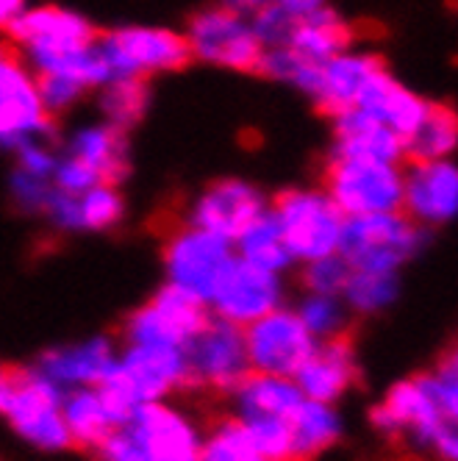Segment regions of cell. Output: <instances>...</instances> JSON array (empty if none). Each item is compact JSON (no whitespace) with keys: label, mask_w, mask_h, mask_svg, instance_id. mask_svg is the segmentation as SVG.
<instances>
[{"label":"cell","mask_w":458,"mask_h":461,"mask_svg":"<svg viewBox=\"0 0 458 461\" xmlns=\"http://www.w3.org/2000/svg\"><path fill=\"white\" fill-rule=\"evenodd\" d=\"M9 48L37 76L76 73L92 89H103L112 76L97 50V31L92 23L64 6H31L6 28Z\"/></svg>","instance_id":"cell-1"},{"label":"cell","mask_w":458,"mask_h":461,"mask_svg":"<svg viewBox=\"0 0 458 461\" xmlns=\"http://www.w3.org/2000/svg\"><path fill=\"white\" fill-rule=\"evenodd\" d=\"M64 392L34 365H6L0 373V417L9 434L34 453L58 456L73 450L64 420Z\"/></svg>","instance_id":"cell-2"},{"label":"cell","mask_w":458,"mask_h":461,"mask_svg":"<svg viewBox=\"0 0 458 461\" xmlns=\"http://www.w3.org/2000/svg\"><path fill=\"white\" fill-rule=\"evenodd\" d=\"M206 428L175 401L142 406L94 453L97 461H201Z\"/></svg>","instance_id":"cell-3"},{"label":"cell","mask_w":458,"mask_h":461,"mask_svg":"<svg viewBox=\"0 0 458 461\" xmlns=\"http://www.w3.org/2000/svg\"><path fill=\"white\" fill-rule=\"evenodd\" d=\"M189 386L194 389L186 348L161 345H122L114 370L101 384L122 422L148 403L173 401Z\"/></svg>","instance_id":"cell-4"},{"label":"cell","mask_w":458,"mask_h":461,"mask_svg":"<svg viewBox=\"0 0 458 461\" xmlns=\"http://www.w3.org/2000/svg\"><path fill=\"white\" fill-rule=\"evenodd\" d=\"M367 422L381 439L403 442L417 453L431 456L445 431V411L436 398L431 370L391 384L367 409Z\"/></svg>","instance_id":"cell-5"},{"label":"cell","mask_w":458,"mask_h":461,"mask_svg":"<svg viewBox=\"0 0 458 461\" xmlns=\"http://www.w3.org/2000/svg\"><path fill=\"white\" fill-rule=\"evenodd\" d=\"M270 209L281 222L286 245L301 267L342 250L347 217L325 186L283 189L275 194Z\"/></svg>","instance_id":"cell-6"},{"label":"cell","mask_w":458,"mask_h":461,"mask_svg":"<svg viewBox=\"0 0 458 461\" xmlns=\"http://www.w3.org/2000/svg\"><path fill=\"white\" fill-rule=\"evenodd\" d=\"M428 242V230L417 225L406 212L350 217L342 237V256L353 270L395 273L419 256Z\"/></svg>","instance_id":"cell-7"},{"label":"cell","mask_w":458,"mask_h":461,"mask_svg":"<svg viewBox=\"0 0 458 461\" xmlns=\"http://www.w3.org/2000/svg\"><path fill=\"white\" fill-rule=\"evenodd\" d=\"M109 76L114 78H153L178 73L192 61L189 40L181 31L161 25H120L97 37Z\"/></svg>","instance_id":"cell-8"},{"label":"cell","mask_w":458,"mask_h":461,"mask_svg":"<svg viewBox=\"0 0 458 461\" xmlns=\"http://www.w3.org/2000/svg\"><path fill=\"white\" fill-rule=\"evenodd\" d=\"M209 301L175 284H161L145 303L130 309L120 328L122 345L186 348L209 322Z\"/></svg>","instance_id":"cell-9"},{"label":"cell","mask_w":458,"mask_h":461,"mask_svg":"<svg viewBox=\"0 0 458 461\" xmlns=\"http://www.w3.org/2000/svg\"><path fill=\"white\" fill-rule=\"evenodd\" d=\"M322 186L328 189L347 220L403 212L406 167L375 158L331 156Z\"/></svg>","instance_id":"cell-10"},{"label":"cell","mask_w":458,"mask_h":461,"mask_svg":"<svg viewBox=\"0 0 458 461\" xmlns=\"http://www.w3.org/2000/svg\"><path fill=\"white\" fill-rule=\"evenodd\" d=\"M184 34L194 61L234 73H258L267 50L261 45L250 17H242L222 4L192 14Z\"/></svg>","instance_id":"cell-11"},{"label":"cell","mask_w":458,"mask_h":461,"mask_svg":"<svg viewBox=\"0 0 458 461\" xmlns=\"http://www.w3.org/2000/svg\"><path fill=\"white\" fill-rule=\"evenodd\" d=\"M234 258V242H228L198 225L181 222L178 228L170 230L165 248H161V270H165L167 284L189 289L209 301L220 276L228 270Z\"/></svg>","instance_id":"cell-12"},{"label":"cell","mask_w":458,"mask_h":461,"mask_svg":"<svg viewBox=\"0 0 458 461\" xmlns=\"http://www.w3.org/2000/svg\"><path fill=\"white\" fill-rule=\"evenodd\" d=\"M53 114L42 97L40 76L6 48L0 59V142L9 153L31 140H50Z\"/></svg>","instance_id":"cell-13"},{"label":"cell","mask_w":458,"mask_h":461,"mask_svg":"<svg viewBox=\"0 0 458 461\" xmlns=\"http://www.w3.org/2000/svg\"><path fill=\"white\" fill-rule=\"evenodd\" d=\"M247 356L253 373L298 378L306 361L319 348V339L309 331L294 306H281L245 328Z\"/></svg>","instance_id":"cell-14"},{"label":"cell","mask_w":458,"mask_h":461,"mask_svg":"<svg viewBox=\"0 0 458 461\" xmlns=\"http://www.w3.org/2000/svg\"><path fill=\"white\" fill-rule=\"evenodd\" d=\"M281 306H289L286 276L261 270L239 256L228 265L214 292L209 294L211 314L239 328L258 322L261 317H267Z\"/></svg>","instance_id":"cell-15"},{"label":"cell","mask_w":458,"mask_h":461,"mask_svg":"<svg viewBox=\"0 0 458 461\" xmlns=\"http://www.w3.org/2000/svg\"><path fill=\"white\" fill-rule=\"evenodd\" d=\"M186 356L194 389L231 394L253 373L245 328L214 314L186 345Z\"/></svg>","instance_id":"cell-16"},{"label":"cell","mask_w":458,"mask_h":461,"mask_svg":"<svg viewBox=\"0 0 458 461\" xmlns=\"http://www.w3.org/2000/svg\"><path fill=\"white\" fill-rule=\"evenodd\" d=\"M270 206L273 203L267 201V194L256 184L228 176L211 181L206 189L194 194L184 222L211 230L228 242H237L261 214L270 212Z\"/></svg>","instance_id":"cell-17"},{"label":"cell","mask_w":458,"mask_h":461,"mask_svg":"<svg viewBox=\"0 0 458 461\" xmlns=\"http://www.w3.org/2000/svg\"><path fill=\"white\" fill-rule=\"evenodd\" d=\"M120 348L122 342H117L109 334H92L84 339L45 348L34 356L31 365L42 375H48L53 384H58L64 392L101 386L117 365Z\"/></svg>","instance_id":"cell-18"},{"label":"cell","mask_w":458,"mask_h":461,"mask_svg":"<svg viewBox=\"0 0 458 461\" xmlns=\"http://www.w3.org/2000/svg\"><path fill=\"white\" fill-rule=\"evenodd\" d=\"M403 212L425 230L458 220V164L453 158L409 161Z\"/></svg>","instance_id":"cell-19"},{"label":"cell","mask_w":458,"mask_h":461,"mask_svg":"<svg viewBox=\"0 0 458 461\" xmlns=\"http://www.w3.org/2000/svg\"><path fill=\"white\" fill-rule=\"evenodd\" d=\"M383 61L370 50H345L331 61L319 64V73L309 97L325 114H339L355 109L367 86L383 73Z\"/></svg>","instance_id":"cell-20"},{"label":"cell","mask_w":458,"mask_h":461,"mask_svg":"<svg viewBox=\"0 0 458 461\" xmlns=\"http://www.w3.org/2000/svg\"><path fill=\"white\" fill-rule=\"evenodd\" d=\"M358 378H362V365H358L355 345L347 337H339L319 342V348L294 381H298L306 398L339 406L355 389Z\"/></svg>","instance_id":"cell-21"},{"label":"cell","mask_w":458,"mask_h":461,"mask_svg":"<svg viewBox=\"0 0 458 461\" xmlns=\"http://www.w3.org/2000/svg\"><path fill=\"white\" fill-rule=\"evenodd\" d=\"M334 125V153L331 156H350V158H375L403 164L409 158L406 140L395 131L381 125L362 109H347L331 117Z\"/></svg>","instance_id":"cell-22"},{"label":"cell","mask_w":458,"mask_h":461,"mask_svg":"<svg viewBox=\"0 0 458 461\" xmlns=\"http://www.w3.org/2000/svg\"><path fill=\"white\" fill-rule=\"evenodd\" d=\"M228 398H231V414L242 422H250L267 417H292L306 401V394L294 378L250 373Z\"/></svg>","instance_id":"cell-23"},{"label":"cell","mask_w":458,"mask_h":461,"mask_svg":"<svg viewBox=\"0 0 458 461\" xmlns=\"http://www.w3.org/2000/svg\"><path fill=\"white\" fill-rule=\"evenodd\" d=\"M355 109L367 112L373 120H378L381 125L391 128L398 137H403L409 142V137L417 131L425 109H428V101L419 97L414 89H409L406 84H400L389 70H383L362 95Z\"/></svg>","instance_id":"cell-24"},{"label":"cell","mask_w":458,"mask_h":461,"mask_svg":"<svg viewBox=\"0 0 458 461\" xmlns=\"http://www.w3.org/2000/svg\"><path fill=\"white\" fill-rule=\"evenodd\" d=\"M64 420H67L73 445L78 450H89L92 456L122 425L101 386L70 389L64 394Z\"/></svg>","instance_id":"cell-25"},{"label":"cell","mask_w":458,"mask_h":461,"mask_svg":"<svg viewBox=\"0 0 458 461\" xmlns=\"http://www.w3.org/2000/svg\"><path fill=\"white\" fill-rule=\"evenodd\" d=\"M67 153L81 158L106 184H120L128 176V137L106 120L81 125L67 142Z\"/></svg>","instance_id":"cell-26"},{"label":"cell","mask_w":458,"mask_h":461,"mask_svg":"<svg viewBox=\"0 0 458 461\" xmlns=\"http://www.w3.org/2000/svg\"><path fill=\"white\" fill-rule=\"evenodd\" d=\"M345 437V417L337 403H322L306 398L292 414L294 461H314L334 450Z\"/></svg>","instance_id":"cell-27"},{"label":"cell","mask_w":458,"mask_h":461,"mask_svg":"<svg viewBox=\"0 0 458 461\" xmlns=\"http://www.w3.org/2000/svg\"><path fill=\"white\" fill-rule=\"evenodd\" d=\"M350 42H353L350 25L331 6H325L309 17H301L289 40L292 50L309 64L331 61L334 56L350 50Z\"/></svg>","instance_id":"cell-28"},{"label":"cell","mask_w":458,"mask_h":461,"mask_svg":"<svg viewBox=\"0 0 458 461\" xmlns=\"http://www.w3.org/2000/svg\"><path fill=\"white\" fill-rule=\"evenodd\" d=\"M234 248H237L239 258L250 261V265H256L261 270L278 273V276H286L292 267H298V261H294V256L286 245V237H283L281 222L275 220L273 209L267 214H261L234 242Z\"/></svg>","instance_id":"cell-29"},{"label":"cell","mask_w":458,"mask_h":461,"mask_svg":"<svg viewBox=\"0 0 458 461\" xmlns=\"http://www.w3.org/2000/svg\"><path fill=\"white\" fill-rule=\"evenodd\" d=\"M411 161H436L450 158L458 150V112L450 104L428 101L417 131L406 142Z\"/></svg>","instance_id":"cell-30"},{"label":"cell","mask_w":458,"mask_h":461,"mask_svg":"<svg viewBox=\"0 0 458 461\" xmlns=\"http://www.w3.org/2000/svg\"><path fill=\"white\" fill-rule=\"evenodd\" d=\"M400 298V276L395 273H364L353 270L342 301L355 317H378L389 312Z\"/></svg>","instance_id":"cell-31"},{"label":"cell","mask_w":458,"mask_h":461,"mask_svg":"<svg viewBox=\"0 0 458 461\" xmlns=\"http://www.w3.org/2000/svg\"><path fill=\"white\" fill-rule=\"evenodd\" d=\"M97 104H101L103 120L128 134L130 128H137L145 120L148 109H150L148 81H142V78H114L101 89Z\"/></svg>","instance_id":"cell-32"},{"label":"cell","mask_w":458,"mask_h":461,"mask_svg":"<svg viewBox=\"0 0 458 461\" xmlns=\"http://www.w3.org/2000/svg\"><path fill=\"white\" fill-rule=\"evenodd\" d=\"M201 461H267L256 439L234 414L220 417L206 428Z\"/></svg>","instance_id":"cell-33"},{"label":"cell","mask_w":458,"mask_h":461,"mask_svg":"<svg viewBox=\"0 0 458 461\" xmlns=\"http://www.w3.org/2000/svg\"><path fill=\"white\" fill-rule=\"evenodd\" d=\"M294 312L301 314V320L306 322L309 331L319 339H339L347 337L350 322H353V312L347 309V303L339 298V294H317V292H303L298 301L292 303Z\"/></svg>","instance_id":"cell-34"},{"label":"cell","mask_w":458,"mask_h":461,"mask_svg":"<svg viewBox=\"0 0 458 461\" xmlns=\"http://www.w3.org/2000/svg\"><path fill=\"white\" fill-rule=\"evenodd\" d=\"M78 201L84 234H106L125 217V197L117 189V184H97L78 194Z\"/></svg>","instance_id":"cell-35"},{"label":"cell","mask_w":458,"mask_h":461,"mask_svg":"<svg viewBox=\"0 0 458 461\" xmlns=\"http://www.w3.org/2000/svg\"><path fill=\"white\" fill-rule=\"evenodd\" d=\"M350 276H353V267L347 265V258L342 253H337V256H328V258L311 261V265H303L301 284H303V292L339 294V298H342Z\"/></svg>","instance_id":"cell-36"},{"label":"cell","mask_w":458,"mask_h":461,"mask_svg":"<svg viewBox=\"0 0 458 461\" xmlns=\"http://www.w3.org/2000/svg\"><path fill=\"white\" fill-rule=\"evenodd\" d=\"M40 86H42V97H45V104H48V112L53 117L70 112L86 92H92V86L81 76H76V73H48V76H40Z\"/></svg>","instance_id":"cell-37"},{"label":"cell","mask_w":458,"mask_h":461,"mask_svg":"<svg viewBox=\"0 0 458 461\" xmlns=\"http://www.w3.org/2000/svg\"><path fill=\"white\" fill-rule=\"evenodd\" d=\"M56 184L50 178H40V176H31L22 173L17 167H12L9 173V194H12V203L25 212V214H42L50 194H53Z\"/></svg>","instance_id":"cell-38"},{"label":"cell","mask_w":458,"mask_h":461,"mask_svg":"<svg viewBox=\"0 0 458 461\" xmlns=\"http://www.w3.org/2000/svg\"><path fill=\"white\" fill-rule=\"evenodd\" d=\"M256 34L261 40L265 48H278V45H289L292 34H294V25H298V17L292 12H286L278 4H267L258 14L250 17Z\"/></svg>","instance_id":"cell-39"},{"label":"cell","mask_w":458,"mask_h":461,"mask_svg":"<svg viewBox=\"0 0 458 461\" xmlns=\"http://www.w3.org/2000/svg\"><path fill=\"white\" fill-rule=\"evenodd\" d=\"M309 68H311V64L303 61L298 53H294L292 45H278V48H267L265 50V59H261L258 73L273 78V81L292 84L294 89H298V84L303 81V76L309 73Z\"/></svg>","instance_id":"cell-40"},{"label":"cell","mask_w":458,"mask_h":461,"mask_svg":"<svg viewBox=\"0 0 458 461\" xmlns=\"http://www.w3.org/2000/svg\"><path fill=\"white\" fill-rule=\"evenodd\" d=\"M53 184L56 189L61 192H70V194H84L86 189L97 186V184H106L101 181V176H97L92 167H86V164L76 156H70L67 150H64L58 156V164H56V173H53Z\"/></svg>","instance_id":"cell-41"},{"label":"cell","mask_w":458,"mask_h":461,"mask_svg":"<svg viewBox=\"0 0 458 461\" xmlns=\"http://www.w3.org/2000/svg\"><path fill=\"white\" fill-rule=\"evenodd\" d=\"M56 164H58V153L53 150V145L48 140H31L14 150V167L22 173H31V176L53 181Z\"/></svg>","instance_id":"cell-42"},{"label":"cell","mask_w":458,"mask_h":461,"mask_svg":"<svg viewBox=\"0 0 458 461\" xmlns=\"http://www.w3.org/2000/svg\"><path fill=\"white\" fill-rule=\"evenodd\" d=\"M273 4L283 6L286 12H292L294 17L301 20V17H309L314 12L325 9V6H328V0H273Z\"/></svg>","instance_id":"cell-43"},{"label":"cell","mask_w":458,"mask_h":461,"mask_svg":"<svg viewBox=\"0 0 458 461\" xmlns=\"http://www.w3.org/2000/svg\"><path fill=\"white\" fill-rule=\"evenodd\" d=\"M28 0H0V23L4 28H9L14 20H20L25 12H28Z\"/></svg>","instance_id":"cell-44"},{"label":"cell","mask_w":458,"mask_h":461,"mask_svg":"<svg viewBox=\"0 0 458 461\" xmlns=\"http://www.w3.org/2000/svg\"><path fill=\"white\" fill-rule=\"evenodd\" d=\"M267 4H273V0H222V6H228L231 12L242 14V17H253V14H258V12L265 9Z\"/></svg>","instance_id":"cell-45"}]
</instances>
